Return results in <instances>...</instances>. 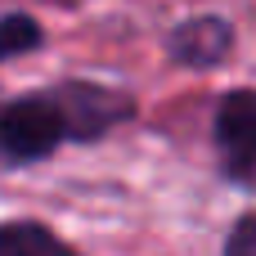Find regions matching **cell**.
I'll return each mask as SVG.
<instances>
[{
  "label": "cell",
  "mask_w": 256,
  "mask_h": 256,
  "mask_svg": "<svg viewBox=\"0 0 256 256\" xmlns=\"http://www.w3.org/2000/svg\"><path fill=\"white\" fill-rule=\"evenodd\" d=\"M63 140H72V126H68L58 90H40V94L14 99L0 112V148L14 162H36V158L54 153Z\"/></svg>",
  "instance_id": "obj_1"
},
{
  "label": "cell",
  "mask_w": 256,
  "mask_h": 256,
  "mask_svg": "<svg viewBox=\"0 0 256 256\" xmlns=\"http://www.w3.org/2000/svg\"><path fill=\"white\" fill-rule=\"evenodd\" d=\"M216 148L234 180H256V90H230L220 99Z\"/></svg>",
  "instance_id": "obj_2"
},
{
  "label": "cell",
  "mask_w": 256,
  "mask_h": 256,
  "mask_svg": "<svg viewBox=\"0 0 256 256\" xmlns=\"http://www.w3.org/2000/svg\"><path fill=\"white\" fill-rule=\"evenodd\" d=\"M58 99H63L72 140H94L108 126L130 117V99L117 90H104V86H58Z\"/></svg>",
  "instance_id": "obj_3"
},
{
  "label": "cell",
  "mask_w": 256,
  "mask_h": 256,
  "mask_svg": "<svg viewBox=\"0 0 256 256\" xmlns=\"http://www.w3.org/2000/svg\"><path fill=\"white\" fill-rule=\"evenodd\" d=\"M171 54L194 68H212L230 54V27L220 18H189L171 32Z\"/></svg>",
  "instance_id": "obj_4"
},
{
  "label": "cell",
  "mask_w": 256,
  "mask_h": 256,
  "mask_svg": "<svg viewBox=\"0 0 256 256\" xmlns=\"http://www.w3.org/2000/svg\"><path fill=\"white\" fill-rule=\"evenodd\" d=\"M0 256H76L54 230L36 220H4L0 225Z\"/></svg>",
  "instance_id": "obj_5"
},
{
  "label": "cell",
  "mask_w": 256,
  "mask_h": 256,
  "mask_svg": "<svg viewBox=\"0 0 256 256\" xmlns=\"http://www.w3.org/2000/svg\"><path fill=\"white\" fill-rule=\"evenodd\" d=\"M36 45H40V27H36L27 14H9V18H0V58L22 54V50H36Z\"/></svg>",
  "instance_id": "obj_6"
},
{
  "label": "cell",
  "mask_w": 256,
  "mask_h": 256,
  "mask_svg": "<svg viewBox=\"0 0 256 256\" xmlns=\"http://www.w3.org/2000/svg\"><path fill=\"white\" fill-rule=\"evenodd\" d=\"M225 256H256V212H252V216H243V220L230 230Z\"/></svg>",
  "instance_id": "obj_7"
}]
</instances>
